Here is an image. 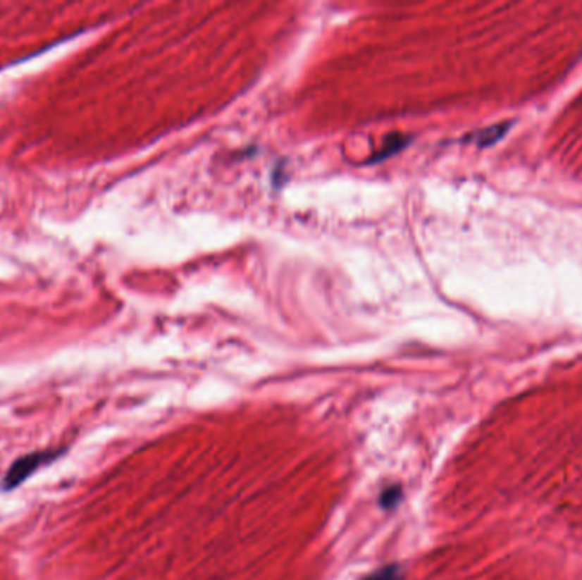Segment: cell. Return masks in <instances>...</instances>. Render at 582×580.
Returning <instances> with one entry per match:
<instances>
[{
  "label": "cell",
  "instance_id": "4",
  "mask_svg": "<svg viewBox=\"0 0 582 580\" xmlns=\"http://www.w3.org/2000/svg\"><path fill=\"white\" fill-rule=\"evenodd\" d=\"M400 495H402V492L397 485H392V487L385 488V492L382 493V505L385 509L393 507V505L400 500Z\"/></svg>",
  "mask_w": 582,
  "mask_h": 580
},
{
  "label": "cell",
  "instance_id": "5",
  "mask_svg": "<svg viewBox=\"0 0 582 580\" xmlns=\"http://www.w3.org/2000/svg\"><path fill=\"white\" fill-rule=\"evenodd\" d=\"M405 143H407V140H404V137H397V138H390L388 140V145L383 148V152L382 154L378 155V157L376 159H385V157H390V155L393 154V152H397V150H400L402 147L405 145Z\"/></svg>",
  "mask_w": 582,
  "mask_h": 580
},
{
  "label": "cell",
  "instance_id": "1",
  "mask_svg": "<svg viewBox=\"0 0 582 580\" xmlns=\"http://www.w3.org/2000/svg\"><path fill=\"white\" fill-rule=\"evenodd\" d=\"M65 450L63 448H58V450H44V451H35L30 452V455H24L20 458L16 459L14 463L11 464L9 470H7L6 475L2 479V488L4 490H14L19 485H23L30 479L31 475H35L39 468L47 467L55 459H58L61 455H63Z\"/></svg>",
  "mask_w": 582,
  "mask_h": 580
},
{
  "label": "cell",
  "instance_id": "2",
  "mask_svg": "<svg viewBox=\"0 0 582 580\" xmlns=\"http://www.w3.org/2000/svg\"><path fill=\"white\" fill-rule=\"evenodd\" d=\"M507 128H509V125H495V126H490V128L481 131V133L477 135L478 145L481 147L492 145V143L497 142V140L506 133Z\"/></svg>",
  "mask_w": 582,
  "mask_h": 580
},
{
  "label": "cell",
  "instance_id": "3",
  "mask_svg": "<svg viewBox=\"0 0 582 580\" xmlns=\"http://www.w3.org/2000/svg\"><path fill=\"white\" fill-rule=\"evenodd\" d=\"M363 580H404V574H402L400 567L390 565L385 567V569L375 572V574L368 575L366 579Z\"/></svg>",
  "mask_w": 582,
  "mask_h": 580
}]
</instances>
